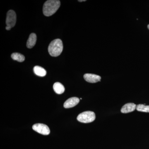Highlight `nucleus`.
Here are the masks:
<instances>
[{"label": "nucleus", "mask_w": 149, "mask_h": 149, "mask_svg": "<svg viewBox=\"0 0 149 149\" xmlns=\"http://www.w3.org/2000/svg\"><path fill=\"white\" fill-rule=\"evenodd\" d=\"M63 50V44L60 39L52 41L48 47V52L52 56L57 57L61 54Z\"/></svg>", "instance_id": "nucleus-2"}, {"label": "nucleus", "mask_w": 149, "mask_h": 149, "mask_svg": "<svg viewBox=\"0 0 149 149\" xmlns=\"http://www.w3.org/2000/svg\"><path fill=\"white\" fill-rule=\"evenodd\" d=\"M136 105L133 103H129L124 105L121 109L122 113H126L134 111L136 109Z\"/></svg>", "instance_id": "nucleus-8"}, {"label": "nucleus", "mask_w": 149, "mask_h": 149, "mask_svg": "<svg viewBox=\"0 0 149 149\" xmlns=\"http://www.w3.org/2000/svg\"><path fill=\"white\" fill-rule=\"evenodd\" d=\"M136 109L139 111L149 113V106L145 105L144 104L137 105L136 106Z\"/></svg>", "instance_id": "nucleus-13"}, {"label": "nucleus", "mask_w": 149, "mask_h": 149, "mask_svg": "<svg viewBox=\"0 0 149 149\" xmlns=\"http://www.w3.org/2000/svg\"><path fill=\"white\" fill-rule=\"evenodd\" d=\"M37 41V36L35 33H32L29 35L27 41V47L29 49H31L35 46Z\"/></svg>", "instance_id": "nucleus-9"}, {"label": "nucleus", "mask_w": 149, "mask_h": 149, "mask_svg": "<svg viewBox=\"0 0 149 149\" xmlns=\"http://www.w3.org/2000/svg\"><path fill=\"white\" fill-rule=\"evenodd\" d=\"M33 70L35 74L40 77H44L47 74V71L42 67L35 66Z\"/></svg>", "instance_id": "nucleus-11"}, {"label": "nucleus", "mask_w": 149, "mask_h": 149, "mask_svg": "<svg viewBox=\"0 0 149 149\" xmlns=\"http://www.w3.org/2000/svg\"><path fill=\"white\" fill-rule=\"evenodd\" d=\"M84 78L88 83H96L100 81L101 77L97 74L87 73L84 74Z\"/></svg>", "instance_id": "nucleus-6"}, {"label": "nucleus", "mask_w": 149, "mask_h": 149, "mask_svg": "<svg viewBox=\"0 0 149 149\" xmlns=\"http://www.w3.org/2000/svg\"><path fill=\"white\" fill-rule=\"evenodd\" d=\"M11 58L14 60L19 62H22L25 60V57L23 55L18 53H14L12 54Z\"/></svg>", "instance_id": "nucleus-12"}, {"label": "nucleus", "mask_w": 149, "mask_h": 149, "mask_svg": "<svg viewBox=\"0 0 149 149\" xmlns=\"http://www.w3.org/2000/svg\"><path fill=\"white\" fill-rule=\"evenodd\" d=\"M80 102V99L76 97H72L65 102L63 106L65 108H70L77 105Z\"/></svg>", "instance_id": "nucleus-7"}, {"label": "nucleus", "mask_w": 149, "mask_h": 149, "mask_svg": "<svg viewBox=\"0 0 149 149\" xmlns=\"http://www.w3.org/2000/svg\"><path fill=\"white\" fill-rule=\"evenodd\" d=\"M148 29H149V24H148Z\"/></svg>", "instance_id": "nucleus-15"}, {"label": "nucleus", "mask_w": 149, "mask_h": 149, "mask_svg": "<svg viewBox=\"0 0 149 149\" xmlns=\"http://www.w3.org/2000/svg\"><path fill=\"white\" fill-rule=\"evenodd\" d=\"M53 89L55 92L58 95H60L64 93L65 90L64 86L61 83L59 82H56L54 84Z\"/></svg>", "instance_id": "nucleus-10"}, {"label": "nucleus", "mask_w": 149, "mask_h": 149, "mask_svg": "<svg viewBox=\"0 0 149 149\" xmlns=\"http://www.w3.org/2000/svg\"><path fill=\"white\" fill-rule=\"evenodd\" d=\"M85 0H82V1H78L79 2H83V1H85Z\"/></svg>", "instance_id": "nucleus-14"}, {"label": "nucleus", "mask_w": 149, "mask_h": 149, "mask_svg": "<svg viewBox=\"0 0 149 149\" xmlns=\"http://www.w3.org/2000/svg\"><path fill=\"white\" fill-rule=\"evenodd\" d=\"M95 114L93 111H86L78 115L77 120L83 123H89L93 122L95 119Z\"/></svg>", "instance_id": "nucleus-3"}, {"label": "nucleus", "mask_w": 149, "mask_h": 149, "mask_svg": "<svg viewBox=\"0 0 149 149\" xmlns=\"http://www.w3.org/2000/svg\"><path fill=\"white\" fill-rule=\"evenodd\" d=\"M35 131L43 135H48L50 133V130L47 125L42 123H36L32 126Z\"/></svg>", "instance_id": "nucleus-5"}, {"label": "nucleus", "mask_w": 149, "mask_h": 149, "mask_svg": "<svg viewBox=\"0 0 149 149\" xmlns=\"http://www.w3.org/2000/svg\"><path fill=\"white\" fill-rule=\"evenodd\" d=\"M60 1L58 0H49L44 3L43 12L44 15L50 16L54 14L59 8Z\"/></svg>", "instance_id": "nucleus-1"}, {"label": "nucleus", "mask_w": 149, "mask_h": 149, "mask_svg": "<svg viewBox=\"0 0 149 149\" xmlns=\"http://www.w3.org/2000/svg\"><path fill=\"white\" fill-rule=\"evenodd\" d=\"M16 14L15 12L13 10H10L7 14L6 24L7 27L11 29L14 27L16 22Z\"/></svg>", "instance_id": "nucleus-4"}]
</instances>
